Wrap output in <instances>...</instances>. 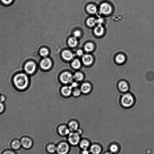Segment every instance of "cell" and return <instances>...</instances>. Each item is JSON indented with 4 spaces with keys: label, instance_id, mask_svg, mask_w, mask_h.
I'll list each match as a JSON object with an SVG mask.
<instances>
[{
    "label": "cell",
    "instance_id": "52a82bcc",
    "mask_svg": "<svg viewBox=\"0 0 154 154\" xmlns=\"http://www.w3.org/2000/svg\"><path fill=\"white\" fill-rule=\"evenodd\" d=\"M100 13L104 15H108L112 13V8L111 5L107 3L101 4L100 8Z\"/></svg>",
    "mask_w": 154,
    "mask_h": 154
},
{
    "label": "cell",
    "instance_id": "6da1fadb",
    "mask_svg": "<svg viewBox=\"0 0 154 154\" xmlns=\"http://www.w3.org/2000/svg\"><path fill=\"white\" fill-rule=\"evenodd\" d=\"M135 98L131 92H128L122 94L120 98V102L121 106L125 109L132 108L134 105Z\"/></svg>",
    "mask_w": 154,
    "mask_h": 154
},
{
    "label": "cell",
    "instance_id": "f35d334b",
    "mask_svg": "<svg viewBox=\"0 0 154 154\" xmlns=\"http://www.w3.org/2000/svg\"><path fill=\"white\" fill-rule=\"evenodd\" d=\"M5 100V97L3 95H0V102L3 103Z\"/></svg>",
    "mask_w": 154,
    "mask_h": 154
},
{
    "label": "cell",
    "instance_id": "60d3db41",
    "mask_svg": "<svg viewBox=\"0 0 154 154\" xmlns=\"http://www.w3.org/2000/svg\"><path fill=\"white\" fill-rule=\"evenodd\" d=\"M104 154H112V153L111 152H107L105 153Z\"/></svg>",
    "mask_w": 154,
    "mask_h": 154
},
{
    "label": "cell",
    "instance_id": "8fae6325",
    "mask_svg": "<svg viewBox=\"0 0 154 154\" xmlns=\"http://www.w3.org/2000/svg\"><path fill=\"white\" fill-rule=\"evenodd\" d=\"M89 150L91 154H100L102 149L99 144L95 143L91 144Z\"/></svg>",
    "mask_w": 154,
    "mask_h": 154
},
{
    "label": "cell",
    "instance_id": "7a4b0ae2",
    "mask_svg": "<svg viewBox=\"0 0 154 154\" xmlns=\"http://www.w3.org/2000/svg\"><path fill=\"white\" fill-rule=\"evenodd\" d=\"M13 83L17 89L20 90H24L27 88L28 85V77L25 73H18L14 77Z\"/></svg>",
    "mask_w": 154,
    "mask_h": 154
},
{
    "label": "cell",
    "instance_id": "4316f807",
    "mask_svg": "<svg viewBox=\"0 0 154 154\" xmlns=\"http://www.w3.org/2000/svg\"><path fill=\"white\" fill-rule=\"evenodd\" d=\"M85 50L87 52H90L93 50L94 45L91 42H88L86 44L85 46Z\"/></svg>",
    "mask_w": 154,
    "mask_h": 154
},
{
    "label": "cell",
    "instance_id": "484cf974",
    "mask_svg": "<svg viewBox=\"0 0 154 154\" xmlns=\"http://www.w3.org/2000/svg\"><path fill=\"white\" fill-rule=\"evenodd\" d=\"M77 42L76 38L75 37V36L70 38L68 40L69 44L71 47L76 46L77 44Z\"/></svg>",
    "mask_w": 154,
    "mask_h": 154
},
{
    "label": "cell",
    "instance_id": "cb8c5ba5",
    "mask_svg": "<svg viewBox=\"0 0 154 154\" xmlns=\"http://www.w3.org/2000/svg\"><path fill=\"white\" fill-rule=\"evenodd\" d=\"M88 25L91 27H93L97 24V20L93 17H90L87 21Z\"/></svg>",
    "mask_w": 154,
    "mask_h": 154
},
{
    "label": "cell",
    "instance_id": "7c38bea8",
    "mask_svg": "<svg viewBox=\"0 0 154 154\" xmlns=\"http://www.w3.org/2000/svg\"><path fill=\"white\" fill-rule=\"evenodd\" d=\"M71 132H76L79 128V124L77 121L75 120L70 121L67 124Z\"/></svg>",
    "mask_w": 154,
    "mask_h": 154
},
{
    "label": "cell",
    "instance_id": "836d02e7",
    "mask_svg": "<svg viewBox=\"0 0 154 154\" xmlns=\"http://www.w3.org/2000/svg\"><path fill=\"white\" fill-rule=\"evenodd\" d=\"M81 154H91V153L89 149H85L81 150Z\"/></svg>",
    "mask_w": 154,
    "mask_h": 154
},
{
    "label": "cell",
    "instance_id": "9a60e30c",
    "mask_svg": "<svg viewBox=\"0 0 154 154\" xmlns=\"http://www.w3.org/2000/svg\"><path fill=\"white\" fill-rule=\"evenodd\" d=\"M126 61V57L125 55L122 54L116 55L115 58V61L117 64L121 65L124 64Z\"/></svg>",
    "mask_w": 154,
    "mask_h": 154
},
{
    "label": "cell",
    "instance_id": "ffe728a7",
    "mask_svg": "<svg viewBox=\"0 0 154 154\" xmlns=\"http://www.w3.org/2000/svg\"><path fill=\"white\" fill-rule=\"evenodd\" d=\"M62 56L63 59L67 61L71 60L73 57L72 53L69 50H65L62 52Z\"/></svg>",
    "mask_w": 154,
    "mask_h": 154
},
{
    "label": "cell",
    "instance_id": "ab89813d",
    "mask_svg": "<svg viewBox=\"0 0 154 154\" xmlns=\"http://www.w3.org/2000/svg\"><path fill=\"white\" fill-rule=\"evenodd\" d=\"M77 53L78 56H81L83 54V52L82 50H79L77 51Z\"/></svg>",
    "mask_w": 154,
    "mask_h": 154
},
{
    "label": "cell",
    "instance_id": "2e32d148",
    "mask_svg": "<svg viewBox=\"0 0 154 154\" xmlns=\"http://www.w3.org/2000/svg\"><path fill=\"white\" fill-rule=\"evenodd\" d=\"M82 61L83 63L86 65H89L93 62V58L89 54H85L83 57Z\"/></svg>",
    "mask_w": 154,
    "mask_h": 154
},
{
    "label": "cell",
    "instance_id": "83f0119b",
    "mask_svg": "<svg viewBox=\"0 0 154 154\" xmlns=\"http://www.w3.org/2000/svg\"><path fill=\"white\" fill-rule=\"evenodd\" d=\"M71 65L74 69H78L81 67V63L79 60L76 59L72 61Z\"/></svg>",
    "mask_w": 154,
    "mask_h": 154
},
{
    "label": "cell",
    "instance_id": "8992f818",
    "mask_svg": "<svg viewBox=\"0 0 154 154\" xmlns=\"http://www.w3.org/2000/svg\"><path fill=\"white\" fill-rule=\"evenodd\" d=\"M22 147L24 149H29L32 148L33 144V142L31 138L27 137H22L20 140Z\"/></svg>",
    "mask_w": 154,
    "mask_h": 154
},
{
    "label": "cell",
    "instance_id": "9c48e42d",
    "mask_svg": "<svg viewBox=\"0 0 154 154\" xmlns=\"http://www.w3.org/2000/svg\"><path fill=\"white\" fill-rule=\"evenodd\" d=\"M36 65L33 61H28L24 66V70L28 74H32L35 71Z\"/></svg>",
    "mask_w": 154,
    "mask_h": 154
},
{
    "label": "cell",
    "instance_id": "8d00e7d4",
    "mask_svg": "<svg viewBox=\"0 0 154 154\" xmlns=\"http://www.w3.org/2000/svg\"><path fill=\"white\" fill-rule=\"evenodd\" d=\"M2 154H15V153L11 151L7 150L4 151Z\"/></svg>",
    "mask_w": 154,
    "mask_h": 154
},
{
    "label": "cell",
    "instance_id": "f546056e",
    "mask_svg": "<svg viewBox=\"0 0 154 154\" xmlns=\"http://www.w3.org/2000/svg\"><path fill=\"white\" fill-rule=\"evenodd\" d=\"M40 53L42 56L45 57L48 54V51L46 48H42L40 50Z\"/></svg>",
    "mask_w": 154,
    "mask_h": 154
},
{
    "label": "cell",
    "instance_id": "d590c367",
    "mask_svg": "<svg viewBox=\"0 0 154 154\" xmlns=\"http://www.w3.org/2000/svg\"><path fill=\"white\" fill-rule=\"evenodd\" d=\"M104 21L102 18H100L97 20V23L98 24H101L102 25V23L104 22Z\"/></svg>",
    "mask_w": 154,
    "mask_h": 154
},
{
    "label": "cell",
    "instance_id": "3957f363",
    "mask_svg": "<svg viewBox=\"0 0 154 154\" xmlns=\"http://www.w3.org/2000/svg\"><path fill=\"white\" fill-rule=\"evenodd\" d=\"M81 140V135L76 132H71L67 136V141L71 145H78Z\"/></svg>",
    "mask_w": 154,
    "mask_h": 154
},
{
    "label": "cell",
    "instance_id": "603a6c76",
    "mask_svg": "<svg viewBox=\"0 0 154 154\" xmlns=\"http://www.w3.org/2000/svg\"><path fill=\"white\" fill-rule=\"evenodd\" d=\"M87 10L89 13L94 14L96 13L97 9L95 5L90 4L87 6Z\"/></svg>",
    "mask_w": 154,
    "mask_h": 154
},
{
    "label": "cell",
    "instance_id": "277c9868",
    "mask_svg": "<svg viewBox=\"0 0 154 154\" xmlns=\"http://www.w3.org/2000/svg\"><path fill=\"white\" fill-rule=\"evenodd\" d=\"M71 145L67 141L61 142L56 145V153L58 154H67L69 152Z\"/></svg>",
    "mask_w": 154,
    "mask_h": 154
},
{
    "label": "cell",
    "instance_id": "44dd1931",
    "mask_svg": "<svg viewBox=\"0 0 154 154\" xmlns=\"http://www.w3.org/2000/svg\"><path fill=\"white\" fill-rule=\"evenodd\" d=\"M56 145L53 143H49L46 147L47 151L50 153L53 154L56 152Z\"/></svg>",
    "mask_w": 154,
    "mask_h": 154
},
{
    "label": "cell",
    "instance_id": "e575fe53",
    "mask_svg": "<svg viewBox=\"0 0 154 154\" xmlns=\"http://www.w3.org/2000/svg\"><path fill=\"white\" fill-rule=\"evenodd\" d=\"M4 109V106L3 103L0 102V113L3 112Z\"/></svg>",
    "mask_w": 154,
    "mask_h": 154
},
{
    "label": "cell",
    "instance_id": "e0dca14e",
    "mask_svg": "<svg viewBox=\"0 0 154 154\" xmlns=\"http://www.w3.org/2000/svg\"><path fill=\"white\" fill-rule=\"evenodd\" d=\"M72 88L71 86H65L61 89V92L65 96H69L72 93Z\"/></svg>",
    "mask_w": 154,
    "mask_h": 154
},
{
    "label": "cell",
    "instance_id": "5b68a950",
    "mask_svg": "<svg viewBox=\"0 0 154 154\" xmlns=\"http://www.w3.org/2000/svg\"><path fill=\"white\" fill-rule=\"evenodd\" d=\"M117 88L122 94L129 92L130 87L128 81L125 80H120L117 84Z\"/></svg>",
    "mask_w": 154,
    "mask_h": 154
},
{
    "label": "cell",
    "instance_id": "f1b7e54d",
    "mask_svg": "<svg viewBox=\"0 0 154 154\" xmlns=\"http://www.w3.org/2000/svg\"><path fill=\"white\" fill-rule=\"evenodd\" d=\"M110 151L111 153H115L119 150V147L116 144H112L110 147Z\"/></svg>",
    "mask_w": 154,
    "mask_h": 154
},
{
    "label": "cell",
    "instance_id": "d6986e66",
    "mask_svg": "<svg viewBox=\"0 0 154 154\" xmlns=\"http://www.w3.org/2000/svg\"><path fill=\"white\" fill-rule=\"evenodd\" d=\"M91 88L90 84L89 83H85L82 85L80 89L83 93H87L91 91Z\"/></svg>",
    "mask_w": 154,
    "mask_h": 154
},
{
    "label": "cell",
    "instance_id": "74e56055",
    "mask_svg": "<svg viewBox=\"0 0 154 154\" xmlns=\"http://www.w3.org/2000/svg\"><path fill=\"white\" fill-rule=\"evenodd\" d=\"M78 84L76 82H73L71 84V87L73 88H77Z\"/></svg>",
    "mask_w": 154,
    "mask_h": 154
},
{
    "label": "cell",
    "instance_id": "5bb4252c",
    "mask_svg": "<svg viewBox=\"0 0 154 154\" xmlns=\"http://www.w3.org/2000/svg\"><path fill=\"white\" fill-rule=\"evenodd\" d=\"M91 145L90 141L87 139H81L78 145L81 150L89 149Z\"/></svg>",
    "mask_w": 154,
    "mask_h": 154
},
{
    "label": "cell",
    "instance_id": "7402d4cb",
    "mask_svg": "<svg viewBox=\"0 0 154 154\" xmlns=\"http://www.w3.org/2000/svg\"><path fill=\"white\" fill-rule=\"evenodd\" d=\"M11 145L12 148L15 151L20 149L22 146L20 141L17 139L12 141Z\"/></svg>",
    "mask_w": 154,
    "mask_h": 154
},
{
    "label": "cell",
    "instance_id": "ac0fdd59",
    "mask_svg": "<svg viewBox=\"0 0 154 154\" xmlns=\"http://www.w3.org/2000/svg\"><path fill=\"white\" fill-rule=\"evenodd\" d=\"M104 28L101 24H98L94 30L95 34L98 36H102L104 34Z\"/></svg>",
    "mask_w": 154,
    "mask_h": 154
},
{
    "label": "cell",
    "instance_id": "4fadbf2b",
    "mask_svg": "<svg viewBox=\"0 0 154 154\" xmlns=\"http://www.w3.org/2000/svg\"><path fill=\"white\" fill-rule=\"evenodd\" d=\"M51 65L52 62L50 59L47 58L42 59L40 63V66L42 68L45 70L50 69Z\"/></svg>",
    "mask_w": 154,
    "mask_h": 154
},
{
    "label": "cell",
    "instance_id": "4dcf8cb0",
    "mask_svg": "<svg viewBox=\"0 0 154 154\" xmlns=\"http://www.w3.org/2000/svg\"><path fill=\"white\" fill-rule=\"evenodd\" d=\"M81 89L77 87L74 88L73 90H72V93L73 95L77 96L81 94Z\"/></svg>",
    "mask_w": 154,
    "mask_h": 154
},
{
    "label": "cell",
    "instance_id": "d6a6232c",
    "mask_svg": "<svg viewBox=\"0 0 154 154\" xmlns=\"http://www.w3.org/2000/svg\"><path fill=\"white\" fill-rule=\"evenodd\" d=\"M74 35L75 37L78 38L81 35V33L79 30H76L74 33Z\"/></svg>",
    "mask_w": 154,
    "mask_h": 154
},
{
    "label": "cell",
    "instance_id": "1f68e13d",
    "mask_svg": "<svg viewBox=\"0 0 154 154\" xmlns=\"http://www.w3.org/2000/svg\"><path fill=\"white\" fill-rule=\"evenodd\" d=\"M14 0H0L1 2L3 5H8L13 3Z\"/></svg>",
    "mask_w": 154,
    "mask_h": 154
},
{
    "label": "cell",
    "instance_id": "30bf717a",
    "mask_svg": "<svg viewBox=\"0 0 154 154\" xmlns=\"http://www.w3.org/2000/svg\"><path fill=\"white\" fill-rule=\"evenodd\" d=\"M57 131L59 134L63 137H67L71 132L67 125L65 124L59 125Z\"/></svg>",
    "mask_w": 154,
    "mask_h": 154
},
{
    "label": "cell",
    "instance_id": "d4e9b609",
    "mask_svg": "<svg viewBox=\"0 0 154 154\" xmlns=\"http://www.w3.org/2000/svg\"><path fill=\"white\" fill-rule=\"evenodd\" d=\"M73 79L78 81H81L83 79V75L81 72H77L73 75Z\"/></svg>",
    "mask_w": 154,
    "mask_h": 154
},
{
    "label": "cell",
    "instance_id": "ba28073f",
    "mask_svg": "<svg viewBox=\"0 0 154 154\" xmlns=\"http://www.w3.org/2000/svg\"><path fill=\"white\" fill-rule=\"evenodd\" d=\"M60 79L61 82L64 84L71 83L73 79V75L68 72H64L61 74Z\"/></svg>",
    "mask_w": 154,
    "mask_h": 154
}]
</instances>
